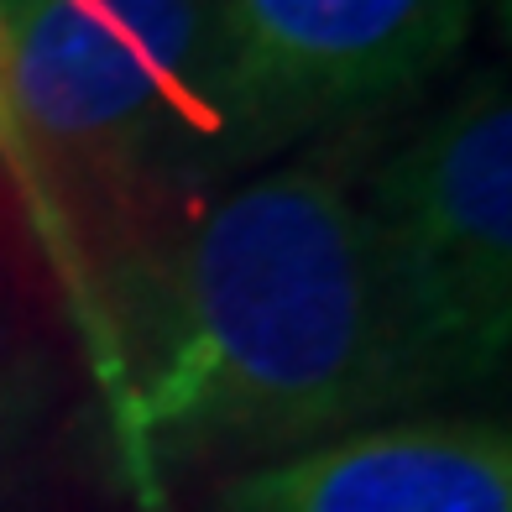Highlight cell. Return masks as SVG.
<instances>
[{
  "instance_id": "obj_4",
  "label": "cell",
  "mask_w": 512,
  "mask_h": 512,
  "mask_svg": "<svg viewBox=\"0 0 512 512\" xmlns=\"http://www.w3.org/2000/svg\"><path fill=\"white\" fill-rule=\"evenodd\" d=\"M486 0H204L220 178L382 115L471 42Z\"/></svg>"
},
{
  "instance_id": "obj_2",
  "label": "cell",
  "mask_w": 512,
  "mask_h": 512,
  "mask_svg": "<svg viewBox=\"0 0 512 512\" xmlns=\"http://www.w3.org/2000/svg\"><path fill=\"white\" fill-rule=\"evenodd\" d=\"M209 178L204 0H0V183L58 246Z\"/></svg>"
},
{
  "instance_id": "obj_1",
  "label": "cell",
  "mask_w": 512,
  "mask_h": 512,
  "mask_svg": "<svg viewBox=\"0 0 512 512\" xmlns=\"http://www.w3.org/2000/svg\"><path fill=\"white\" fill-rule=\"evenodd\" d=\"M131 288L126 418L157 455L251 465L445 403L340 162L230 183Z\"/></svg>"
},
{
  "instance_id": "obj_5",
  "label": "cell",
  "mask_w": 512,
  "mask_h": 512,
  "mask_svg": "<svg viewBox=\"0 0 512 512\" xmlns=\"http://www.w3.org/2000/svg\"><path fill=\"white\" fill-rule=\"evenodd\" d=\"M209 512H512L502 418L403 413L230 465Z\"/></svg>"
},
{
  "instance_id": "obj_3",
  "label": "cell",
  "mask_w": 512,
  "mask_h": 512,
  "mask_svg": "<svg viewBox=\"0 0 512 512\" xmlns=\"http://www.w3.org/2000/svg\"><path fill=\"white\" fill-rule=\"evenodd\" d=\"M392 298L439 398L481 392L512 345V95L476 68L361 183Z\"/></svg>"
}]
</instances>
